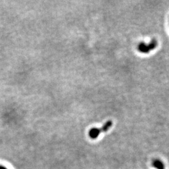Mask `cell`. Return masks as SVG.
Returning <instances> with one entry per match:
<instances>
[{"mask_svg":"<svg viewBox=\"0 0 169 169\" xmlns=\"http://www.w3.org/2000/svg\"><path fill=\"white\" fill-rule=\"evenodd\" d=\"M152 166L157 168V169H165V166L163 162L158 159H155L153 161Z\"/></svg>","mask_w":169,"mask_h":169,"instance_id":"3957f363","label":"cell"},{"mask_svg":"<svg viewBox=\"0 0 169 169\" xmlns=\"http://www.w3.org/2000/svg\"><path fill=\"white\" fill-rule=\"evenodd\" d=\"M157 45V42L155 39H152L150 43L146 44L145 43H140L138 46V50L142 53H147L150 51L154 49Z\"/></svg>","mask_w":169,"mask_h":169,"instance_id":"7a4b0ae2","label":"cell"},{"mask_svg":"<svg viewBox=\"0 0 169 169\" xmlns=\"http://www.w3.org/2000/svg\"><path fill=\"white\" fill-rule=\"evenodd\" d=\"M0 169H8V168H6L5 167H3V166H0Z\"/></svg>","mask_w":169,"mask_h":169,"instance_id":"277c9868","label":"cell"},{"mask_svg":"<svg viewBox=\"0 0 169 169\" xmlns=\"http://www.w3.org/2000/svg\"><path fill=\"white\" fill-rule=\"evenodd\" d=\"M112 122L111 121V120H108V121H107L103 125V126L102 128H91V129H90V130L89 131V133H88L90 137L92 139H96L99 136V135L101 134V133L105 132L109 130L110 127H112Z\"/></svg>","mask_w":169,"mask_h":169,"instance_id":"6da1fadb","label":"cell"}]
</instances>
